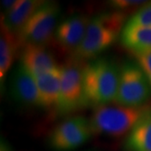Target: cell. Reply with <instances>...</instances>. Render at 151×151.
I'll return each mask as SVG.
<instances>
[{
    "mask_svg": "<svg viewBox=\"0 0 151 151\" xmlns=\"http://www.w3.org/2000/svg\"><path fill=\"white\" fill-rule=\"evenodd\" d=\"M20 44L17 35L1 24L0 37V79L3 83L16 56L18 45Z\"/></svg>",
    "mask_w": 151,
    "mask_h": 151,
    "instance_id": "obj_15",
    "label": "cell"
},
{
    "mask_svg": "<svg viewBox=\"0 0 151 151\" xmlns=\"http://www.w3.org/2000/svg\"><path fill=\"white\" fill-rule=\"evenodd\" d=\"M151 108H138L105 104L95 108L90 119L92 132L117 138L129 133Z\"/></svg>",
    "mask_w": 151,
    "mask_h": 151,
    "instance_id": "obj_3",
    "label": "cell"
},
{
    "mask_svg": "<svg viewBox=\"0 0 151 151\" xmlns=\"http://www.w3.org/2000/svg\"><path fill=\"white\" fill-rule=\"evenodd\" d=\"M125 149L127 151H151V108L129 133Z\"/></svg>",
    "mask_w": 151,
    "mask_h": 151,
    "instance_id": "obj_13",
    "label": "cell"
},
{
    "mask_svg": "<svg viewBox=\"0 0 151 151\" xmlns=\"http://www.w3.org/2000/svg\"><path fill=\"white\" fill-rule=\"evenodd\" d=\"M125 19V14L119 10L104 12L92 18L85 37L74 52L76 59L94 58L112 45L121 37Z\"/></svg>",
    "mask_w": 151,
    "mask_h": 151,
    "instance_id": "obj_2",
    "label": "cell"
},
{
    "mask_svg": "<svg viewBox=\"0 0 151 151\" xmlns=\"http://www.w3.org/2000/svg\"><path fill=\"white\" fill-rule=\"evenodd\" d=\"M126 24L131 26H151V3L139 9Z\"/></svg>",
    "mask_w": 151,
    "mask_h": 151,
    "instance_id": "obj_16",
    "label": "cell"
},
{
    "mask_svg": "<svg viewBox=\"0 0 151 151\" xmlns=\"http://www.w3.org/2000/svg\"><path fill=\"white\" fill-rule=\"evenodd\" d=\"M34 76L56 68L54 56L42 45L26 44L22 49L20 62Z\"/></svg>",
    "mask_w": 151,
    "mask_h": 151,
    "instance_id": "obj_10",
    "label": "cell"
},
{
    "mask_svg": "<svg viewBox=\"0 0 151 151\" xmlns=\"http://www.w3.org/2000/svg\"><path fill=\"white\" fill-rule=\"evenodd\" d=\"M121 42L133 53L151 50V26H131L125 24Z\"/></svg>",
    "mask_w": 151,
    "mask_h": 151,
    "instance_id": "obj_14",
    "label": "cell"
},
{
    "mask_svg": "<svg viewBox=\"0 0 151 151\" xmlns=\"http://www.w3.org/2000/svg\"><path fill=\"white\" fill-rule=\"evenodd\" d=\"M9 91L12 98L18 103L40 106L35 77L21 63H19L12 72Z\"/></svg>",
    "mask_w": 151,
    "mask_h": 151,
    "instance_id": "obj_8",
    "label": "cell"
},
{
    "mask_svg": "<svg viewBox=\"0 0 151 151\" xmlns=\"http://www.w3.org/2000/svg\"><path fill=\"white\" fill-rule=\"evenodd\" d=\"M93 133L88 121L77 116L65 119L51 131L48 144L54 151H71L84 145Z\"/></svg>",
    "mask_w": 151,
    "mask_h": 151,
    "instance_id": "obj_7",
    "label": "cell"
},
{
    "mask_svg": "<svg viewBox=\"0 0 151 151\" xmlns=\"http://www.w3.org/2000/svg\"><path fill=\"white\" fill-rule=\"evenodd\" d=\"M80 60H73L60 66V91L57 113L69 114L85 106L83 69Z\"/></svg>",
    "mask_w": 151,
    "mask_h": 151,
    "instance_id": "obj_5",
    "label": "cell"
},
{
    "mask_svg": "<svg viewBox=\"0 0 151 151\" xmlns=\"http://www.w3.org/2000/svg\"><path fill=\"white\" fill-rule=\"evenodd\" d=\"M90 19L85 15L76 14L60 23L55 31V37L60 46L75 52L85 37Z\"/></svg>",
    "mask_w": 151,
    "mask_h": 151,
    "instance_id": "obj_9",
    "label": "cell"
},
{
    "mask_svg": "<svg viewBox=\"0 0 151 151\" xmlns=\"http://www.w3.org/2000/svg\"><path fill=\"white\" fill-rule=\"evenodd\" d=\"M35 77L39 92L40 106L56 109L60 91V66Z\"/></svg>",
    "mask_w": 151,
    "mask_h": 151,
    "instance_id": "obj_11",
    "label": "cell"
},
{
    "mask_svg": "<svg viewBox=\"0 0 151 151\" xmlns=\"http://www.w3.org/2000/svg\"><path fill=\"white\" fill-rule=\"evenodd\" d=\"M17 2H18V0L17 1L16 0H11V1H9V0H4V1H2L1 4H2V7L4 9V14L9 12L14 6L16 5Z\"/></svg>",
    "mask_w": 151,
    "mask_h": 151,
    "instance_id": "obj_19",
    "label": "cell"
},
{
    "mask_svg": "<svg viewBox=\"0 0 151 151\" xmlns=\"http://www.w3.org/2000/svg\"><path fill=\"white\" fill-rule=\"evenodd\" d=\"M120 69L108 58L93 60L83 69L85 105L95 108L115 101L118 93Z\"/></svg>",
    "mask_w": 151,
    "mask_h": 151,
    "instance_id": "obj_1",
    "label": "cell"
},
{
    "mask_svg": "<svg viewBox=\"0 0 151 151\" xmlns=\"http://www.w3.org/2000/svg\"><path fill=\"white\" fill-rule=\"evenodd\" d=\"M60 13L55 2H43L28 19L18 37L20 44L42 45L51 38L56 29V22Z\"/></svg>",
    "mask_w": 151,
    "mask_h": 151,
    "instance_id": "obj_6",
    "label": "cell"
},
{
    "mask_svg": "<svg viewBox=\"0 0 151 151\" xmlns=\"http://www.w3.org/2000/svg\"><path fill=\"white\" fill-rule=\"evenodd\" d=\"M144 1H133V0H114L111 2V5L114 8L115 10H119L124 12V9H129L134 6L143 4Z\"/></svg>",
    "mask_w": 151,
    "mask_h": 151,
    "instance_id": "obj_18",
    "label": "cell"
},
{
    "mask_svg": "<svg viewBox=\"0 0 151 151\" xmlns=\"http://www.w3.org/2000/svg\"><path fill=\"white\" fill-rule=\"evenodd\" d=\"M134 55L136 58L137 63L139 65L142 70H144L151 85V50L139 53H134Z\"/></svg>",
    "mask_w": 151,
    "mask_h": 151,
    "instance_id": "obj_17",
    "label": "cell"
},
{
    "mask_svg": "<svg viewBox=\"0 0 151 151\" xmlns=\"http://www.w3.org/2000/svg\"><path fill=\"white\" fill-rule=\"evenodd\" d=\"M42 4V1L36 0L18 1L9 12L4 14L1 24L10 32L19 35L28 19Z\"/></svg>",
    "mask_w": 151,
    "mask_h": 151,
    "instance_id": "obj_12",
    "label": "cell"
},
{
    "mask_svg": "<svg viewBox=\"0 0 151 151\" xmlns=\"http://www.w3.org/2000/svg\"><path fill=\"white\" fill-rule=\"evenodd\" d=\"M151 96V85L137 62L127 61L120 68L115 103L124 107L145 106Z\"/></svg>",
    "mask_w": 151,
    "mask_h": 151,
    "instance_id": "obj_4",
    "label": "cell"
}]
</instances>
